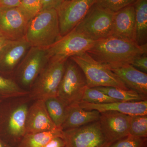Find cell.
<instances>
[{"label":"cell","mask_w":147,"mask_h":147,"mask_svg":"<svg viewBox=\"0 0 147 147\" xmlns=\"http://www.w3.org/2000/svg\"><path fill=\"white\" fill-rule=\"evenodd\" d=\"M87 53L108 68H113L131 64L136 58L147 54V44L139 45L136 42L110 36L95 41Z\"/></svg>","instance_id":"obj_1"},{"label":"cell","mask_w":147,"mask_h":147,"mask_svg":"<svg viewBox=\"0 0 147 147\" xmlns=\"http://www.w3.org/2000/svg\"><path fill=\"white\" fill-rule=\"evenodd\" d=\"M61 37L57 11L41 10L30 20L24 38L31 47L47 48Z\"/></svg>","instance_id":"obj_2"},{"label":"cell","mask_w":147,"mask_h":147,"mask_svg":"<svg viewBox=\"0 0 147 147\" xmlns=\"http://www.w3.org/2000/svg\"><path fill=\"white\" fill-rule=\"evenodd\" d=\"M84 72L88 87H113L129 90L113 71L87 52L70 58Z\"/></svg>","instance_id":"obj_3"},{"label":"cell","mask_w":147,"mask_h":147,"mask_svg":"<svg viewBox=\"0 0 147 147\" xmlns=\"http://www.w3.org/2000/svg\"><path fill=\"white\" fill-rule=\"evenodd\" d=\"M87 87L84 72L69 58L65 62L64 73L58 88L57 96L67 105L79 103L82 101Z\"/></svg>","instance_id":"obj_4"},{"label":"cell","mask_w":147,"mask_h":147,"mask_svg":"<svg viewBox=\"0 0 147 147\" xmlns=\"http://www.w3.org/2000/svg\"><path fill=\"white\" fill-rule=\"evenodd\" d=\"M66 61H49L33 84L30 93L32 98L45 100L49 98L57 96L64 73Z\"/></svg>","instance_id":"obj_5"},{"label":"cell","mask_w":147,"mask_h":147,"mask_svg":"<svg viewBox=\"0 0 147 147\" xmlns=\"http://www.w3.org/2000/svg\"><path fill=\"white\" fill-rule=\"evenodd\" d=\"M113 15L94 4L74 29L91 40L103 39L110 36Z\"/></svg>","instance_id":"obj_6"},{"label":"cell","mask_w":147,"mask_h":147,"mask_svg":"<svg viewBox=\"0 0 147 147\" xmlns=\"http://www.w3.org/2000/svg\"><path fill=\"white\" fill-rule=\"evenodd\" d=\"M95 42L74 29L46 48L47 56L49 61H66L71 57L87 52Z\"/></svg>","instance_id":"obj_7"},{"label":"cell","mask_w":147,"mask_h":147,"mask_svg":"<svg viewBox=\"0 0 147 147\" xmlns=\"http://www.w3.org/2000/svg\"><path fill=\"white\" fill-rule=\"evenodd\" d=\"M65 147H109L110 143L100 127L99 121L77 128L62 131Z\"/></svg>","instance_id":"obj_8"},{"label":"cell","mask_w":147,"mask_h":147,"mask_svg":"<svg viewBox=\"0 0 147 147\" xmlns=\"http://www.w3.org/2000/svg\"><path fill=\"white\" fill-rule=\"evenodd\" d=\"M96 0L64 1L58 9L61 36L68 34L83 20Z\"/></svg>","instance_id":"obj_9"},{"label":"cell","mask_w":147,"mask_h":147,"mask_svg":"<svg viewBox=\"0 0 147 147\" xmlns=\"http://www.w3.org/2000/svg\"><path fill=\"white\" fill-rule=\"evenodd\" d=\"M49 59L46 48L31 47L18 69V79L23 86L33 85Z\"/></svg>","instance_id":"obj_10"},{"label":"cell","mask_w":147,"mask_h":147,"mask_svg":"<svg viewBox=\"0 0 147 147\" xmlns=\"http://www.w3.org/2000/svg\"><path fill=\"white\" fill-rule=\"evenodd\" d=\"M28 22L18 7H0V36L10 40L24 38Z\"/></svg>","instance_id":"obj_11"},{"label":"cell","mask_w":147,"mask_h":147,"mask_svg":"<svg viewBox=\"0 0 147 147\" xmlns=\"http://www.w3.org/2000/svg\"><path fill=\"white\" fill-rule=\"evenodd\" d=\"M130 118L131 116L115 111L100 113L98 121L110 144L129 135Z\"/></svg>","instance_id":"obj_12"},{"label":"cell","mask_w":147,"mask_h":147,"mask_svg":"<svg viewBox=\"0 0 147 147\" xmlns=\"http://www.w3.org/2000/svg\"><path fill=\"white\" fill-rule=\"evenodd\" d=\"M133 4L114 13L110 36L137 43Z\"/></svg>","instance_id":"obj_13"},{"label":"cell","mask_w":147,"mask_h":147,"mask_svg":"<svg viewBox=\"0 0 147 147\" xmlns=\"http://www.w3.org/2000/svg\"><path fill=\"white\" fill-rule=\"evenodd\" d=\"M58 129L59 128L55 125L48 114L44 100H37L28 108L26 134L53 131Z\"/></svg>","instance_id":"obj_14"},{"label":"cell","mask_w":147,"mask_h":147,"mask_svg":"<svg viewBox=\"0 0 147 147\" xmlns=\"http://www.w3.org/2000/svg\"><path fill=\"white\" fill-rule=\"evenodd\" d=\"M79 105L84 110H96L99 113L115 111L129 116L147 115V100L133 102H116L94 104L82 101Z\"/></svg>","instance_id":"obj_15"},{"label":"cell","mask_w":147,"mask_h":147,"mask_svg":"<svg viewBox=\"0 0 147 147\" xmlns=\"http://www.w3.org/2000/svg\"><path fill=\"white\" fill-rule=\"evenodd\" d=\"M30 47L24 38L11 40L0 52V69L6 72L13 71Z\"/></svg>","instance_id":"obj_16"},{"label":"cell","mask_w":147,"mask_h":147,"mask_svg":"<svg viewBox=\"0 0 147 147\" xmlns=\"http://www.w3.org/2000/svg\"><path fill=\"white\" fill-rule=\"evenodd\" d=\"M120 79L129 89L147 96V74L127 64L108 68Z\"/></svg>","instance_id":"obj_17"},{"label":"cell","mask_w":147,"mask_h":147,"mask_svg":"<svg viewBox=\"0 0 147 147\" xmlns=\"http://www.w3.org/2000/svg\"><path fill=\"white\" fill-rule=\"evenodd\" d=\"M100 113L96 110H84L79 103L68 105L62 130L77 128L99 120Z\"/></svg>","instance_id":"obj_18"},{"label":"cell","mask_w":147,"mask_h":147,"mask_svg":"<svg viewBox=\"0 0 147 147\" xmlns=\"http://www.w3.org/2000/svg\"><path fill=\"white\" fill-rule=\"evenodd\" d=\"M28 110V107L26 104L19 105L13 110L9 119L7 135L11 142L17 144V146L26 134Z\"/></svg>","instance_id":"obj_19"},{"label":"cell","mask_w":147,"mask_h":147,"mask_svg":"<svg viewBox=\"0 0 147 147\" xmlns=\"http://www.w3.org/2000/svg\"><path fill=\"white\" fill-rule=\"evenodd\" d=\"M136 24V42L147 44V0H136L134 4Z\"/></svg>","instance_id":"obj_20"},{"label":"cell","mask_w":147,"mask_h":147,"mask_svg":"<svg viewBox=\"0 0 147 147\" xmlns=\"http://www.w3.org/2000/svg\"><path fill=\"white\" fill-rule=\"evenodd\" d=\"M62 131L59 128L53 131L26 134L16 147H43L53 138H62Z\"/></svg>","instance_id":"obj_21"},{"label":"cell","mask_w":147,"mask_h":147,"mask_svg":"<svg viewBox=\"0 0 147 147\" xmlns=\"http://www.w3.org/2000/svg\"><path fill=\"white\" fill-rule=\"evenodd\" d=\"M44 101L52 121L57 127L61 129L65 120L68 105L57 96L49 98Z\"/></svg>","instance_id":"obj_22"},{"label":"cell","mask_w":147,"mask_h":147,"mask_svg":"<svg viewBox=\"0 0 147 147\" xmlns=\"http://www.w3.org/2000/svg\"><path fill=\"white\" fill-rule=\"evenodd\" d=\"M110 97L122 102H133L147 100V96L131 90L113 87H95Z\"/></svg>","instance_id":"obj_23"},{"label":"cell","mask_w":147,"mask_h":147,"mask_svg":"<svg viewBox=\"0 0 147 147\" xmlns=\"http://www.w3.org/2000/svg\"><path fill=\"white\" fill-rule=\"evenodd\" d=\"M82 101L94 104H102L120 101L110 97L96 88L87 87L84 92Z\"/></svg>","instance_id":"obj_24"},{"label":"cell","mask_w":147,"mask_h":147,"mask_svg":"<svg viewBox=\"0 0 147 147\" xmlns=\"http://www.w3.org/2000/svg\"><path fill=\"white\" fill-rule=\"evenodd\" d=\"M129 135L147 138V115L131 116Z\"/></svg>","instance_id":"obj_25"},{"label":"cell","mask_w":147,"mask_h":147,"mask_svg":"<svg viewBox=\"0 0 147 147\" xmlns=\"http://www.w3.org/2000/svg\"><path fill=\"white\" fill-rule=\"evenodd\" d=\"M0 93L9 97L23 96L28 94L13 80L0 76Z\"/></svg>","instance_id":"obj_26"},{"label":"cell","mask_w":147,"mask_h":147,"mask_svg":"<svg viewBox=\"0 0 147 147\" xmlns=\"http://www.w3.org/2000/svg\"><path fill=\"white\" fill-rule=\"evenodd\" d=\"M27 20H31L42 10V0H21L18 7Z\"/></svg>","instance_id":"obj_27"},{"label":"cell","mask_w":147,"mask_h":147,"mask_svg":"<svg viewBox=\"0 0 147 147\" xmlns=\"http://www.w3.org/2000/svg\"><path fill=\"white\" fill-rule=\"evenodd\" d=\"M136 0H96L95 4L108 12L115 13L126 7L133 5Z\"/></svg>","instance_id":"obj_28"},{"label":"cell","mask_w":147,"mask_h":147,"mask_svg":"<svg viewBox=\"0 0 147 147\" xmlns=\"http://www.w3.org/2000/svg\"><path fill=\"white\" fill-rule=\"evenodd\" d=\"M146 138L129 135L117 141L109 147H146Z\"/></svg>","instance_id":"obj_29"},{"label":"cell","mask_w":147,"mask_h":147,"mask_svg":"<svg viewBox=\"0 0 147 147\" xmlns=\"http://www.w3.org/2000/svg\"><path fill=\"white\" fill-rule=\"evenodd\" d=\"M131 65L138 70L147 73V54L142 55L135 59Z\"/></svg>","instance_id":"obj_30"},{"label":"cell","mask_w":147,"mask_h":147,"mask_svg":"<svg viewBox=\"0 0 147 147\" xmlns=\"http://www.w3.org/2000/svg\"><path fill=\"white\" fill-rule=\"evenodd\" d=\"M65 0H42V10L55 9L57 10Z\"/></svg>","instance_id":"obj_31"},{"label":"cell","mask_w":147,"mask_h":147,"mask_svg":"<svg viewBox=\"0 0 147 147\" xmlns=\"http://www.w3.org/2000/svg\"><path fill=\"white\" fill-rule=\"evenodd\" d=\"M65 143L63 139L61 137L53 138L48 142L43 147H65Z\"/></svg>","instance_id":"obj_32"},{"label":"cell","mask_w":147,"mask_h":147,"mask_svg":"<svg viewBox=\"0 0 147 147\" xmlns=\"http://www.w3.org/2000/svg\"><path fill=\"white\" fill-rule=\"evenodd\" d=\"M21 0H0V7H18Z\"/></svg>","instance_id":"obj_33"},{"label":"cell","mask_w":147,"mask_h":147,"mask_svg":"<svg viewBox=\"0 0 147 147\" xmlns=\"http://www.w3.org/2000/svg\"><path fill=\"white\" fill-rule=\"evenodd\" d=\"M10 41L4 37L0 36V52Z\"/></svg>","instance_id":"obj_34"},{"label":"cell","mask_w":147,"mask_h":147,"mask_svg":"<svg viewBox=\"0 0 147 147\" xmlns=\"http://www.w3.org/2000/svg\"><path fill=\"white\" fill-rule=\"evenodd\" d=\"M0 147H12L11 145L0 138Z\"/></svg>","instance_id":"obj_35"},{"label":"cell","mask_w":147,"mask_h":147,"mask_svg":"<svg viewBox=\"0 0 147 147\" xmlns=\"http://www.w3.org/2000/svg\"><path fill=\"white\" fill-rule=\"evenodd\" d=\"M65 1H68V0H65Z\"/></svg>","instance_id":"obj_36"}]
</instances>
